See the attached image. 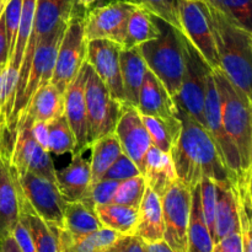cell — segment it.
Returning <instances> with one entry per match:
<instances>
[{
    "mask_svg": "<svg viewBox=\"0 0 252 252\" xmlns=\"http://www.w3.org/2000/svg\"><path fill=\"white\" fill-rule=\"evenodd\" d=\"M181 130L170 155L179 181L193 189L203 177L216 184L231 182L208 130L177 107Z\"/></svg>",
    "mask_w": 252,
    "mask_h": 252,
    "instance_id": "1",
    "label": "cell"
},
{
    "mask_svg": "<svg viewBox=\"0 0 252 252\" xmlns=\"http://www.w3.org/2000/svg\"><path fill=\"white\" fill-rule=\"evenodd\" d=\"M206 2L220 69L233 85L252 100V32L238 26Z\"/></svg>",
    "mask_w": 252,
    "mask_h": 252,
    "instance_id": "2",
    "label": "cell"
},
{
    "mask_svg": "<svg viewBox=\"0 0 252 252\" xmlns=\"http://www.w3.org/2000/svg\"><path fill=\"white\" fill-rule=\"evenodd\" d=\"M212 75L219 95L224 129L238 149L244 172H251L252 100L233 85L220 68L212 69Z\"/></svg>",
    "mask_w": 252,
    "mask_h": 252,
    "instance_id": "3",
    "label": "cell"
},
{
    "mask_svg": "<svg viewBox=\"0 0 252 252\" xmlns=\"http://www.w3.org/2000/svg\"><path fill=\"white\" fill-rule=\"evenodd\" d=\"M155 20L160 30L159 36L139 44L138 49L148 69L158 76L174 98L181 88L185 68L182 32L159 17Z\"/></svg>",
    "mask_w": 252,
    "mask_h": 252,
    "instance_id": "4",
    "label": "cell"
},
{
    "mask_svg": "<svg viewBox=\"0 0 252 252\" xmlns=\"http://www.w3.org/2000/svg\"><path fill=\"white\" fill-rule=\"evenodd\" d=\"M204 115H206V129L208 130L209 135L213 139L219 157L230 176L233 189L251 185V172H244L238 149L226 130L224 129L223 122H221L219 95L213 75H212V70L207 75Z\"/></svg>",
    "mask_w": 252,
    "mask_h": 252,
    "instance_id": "5",
    "label": "cell"
},
{
    "mask_svg": "<svg viewBox=\"0 0 252 252\" xmlns=\"http://www.w3.org/2000/svg\"><path fill=\"white\" fill-rule=\"evenodd\" d=\"M182 48L185 59L184 75L181 88L179 94L174 97V102L177 107L185 111L189 117L206 128V83L207 75L212 69L184 33Z\"/></svg>",
    "mask_w": 252,
    "mask_h": 252,
    "instance_id": "6",
    "label": "cell"
},
{
    "mask_svg": "<svg viewBox=\"0 0 252 252\" xmlns=\"http://www.w3.org/2000/svg\"><path fill=\"white\" fill-rule=\"evenodd\" d=\"M84 94L88 112L89 142L91 145L98 138L115 133L122 105L112 97L107 86L86 62Z\"/></svg>",
    "mask_w": 252,
    "mask_h": 252,
    "instance_id": "7",
    "label": "cell"
},
{
    "mask_svg": "<svg viewBox=\"0 0 252 252\" xmlns=\"http://www.w3.org/2000/svg\"><path fill=\"white\" fill-rule=\"evenodd\" d=\"M86 44L88 41L84 32V15L76 11L64 31L51 79L52 85L63 95L85 62Z\"/></svg>",
    "mask_w": 252,
    "mask_h": 252,
    "instance_id": "8",
    "label": "cell"
},
{
    "mask_svg": "<svg viewBox=\"0 0 252 252\" xmlns=\"http://www.w3.org/2000/svg\"><path fill=\"white\" fill-rule=\"evenodd\" d=\"M191 189L176 180L161 197L164 240L175 252H186Z\"/></svg>",
    "mask_w": 252,
    "mask_h": 252,
    "instance_id": "9",
    "label": "cell"
},
{
    "mask_svg": "<svg viewBox=\"0 0 252 252\" xmlns=\"http://www.w3.org/2000/svg\"><path fill=\"white\" fill-rule=\"evenodd\" d=\"M137 7L130 0H116L94 7L84 14V32L86 41L110 39L122 46L127 34L130 14Z\"/></svg>",
    "mask_w": 252,
    "mask_h": 252,
    "instance_id": "10",
    "label": "cell"
},
{
    "mask_svg": "<svg viewBox=\"0 0 252 252\" xmlns=\"http://www.w3.org/2000/svg\"><path fill=\"white\" fill-rule=\"evenodd\" d=\"M182 33L198 51L211 69L220 68L204 0H179Z\"/></svg>",
    "mask_w": 252,
    "mask_h": 252,
    "instance_id": "11",
    "label": "cell"
},
{
    "mask_svg": "<svg viewBox=\"0 0 252 252\" xmlns=\"http://www.w3.org/2000/svg\"><path fill=\"white\" fill-rule=\"evenodd\" d=\"M16 177L22 194L33 211L49 226L63 229L66 202L59 192L56 182L30 172Z\"/></svg>",
    "mask_w": 252,
    "mask_h": 252,
    "instance_id": "12",
    "label": "cell"
},
{
    "mask_svg": "<svg viewBox=\"0 0 252 252\" xmlns=\"http://www.w3.org/2000/svg\"><path fill=\"white\" fill-rule=\"evenodd\" d=\"M31 126L17 127L16 140L12 149L10 167L16 176L30 172L56 182V167L49 157V152L42 148L30 132Z\"/></svg>",
    "mask_w": 252,
    "mask_h": 252,
    "instance_id": "13",
    "label": "cell"
},
{
    "mask_svg": "<svg viewBox=\"0 0 252 252\" xmlns=\"http://www.w3.org/2000/svg\"><path fill=\"white\" fill-rule=\"evenodd\" d=\"M122 46L110 39H91L86 44L85 62L107 86L112 97L125 105L120 53Z\"/></svg>",
    "mask_w": 252,
    "mask_h": 252,
    "instance_id": "14",
    "label": "cell"
},
{
    "mask_svg": "<svg viewBox=\"0 0 252 252\" xmlns=\"http://www.w3.org/2000/svg\"><path fill=\"white\" fill-rule=\"evenodd\" d=\"M115 134L120 142L123 154L127 155L137 165L140 174L143 175L145 154L153 144L137 108L133 106H122L115 128Z\"/></svg>",
    "mask_w": 252,
    "mask_h": 252,
    "instance_id": "15",
    "label": "cell"
},
{
    "mask_svg": "<svg viewBox=\"0 0 252 252\" xmlns=\"http://www.w3.org/2000/svg\"><path fill=\"white\" fill-rule=\"evenodd\" d=\"M79 5L78 0H36L33 24L25 53L33 54L39 42L68 24Z\"/></svg>",
    "mask_w": 252,
    "mask_h": 252,
    "instance_id": "16",
    "label": "cell"
},
{
    "mask_svg": "<svg viewBox=\"0 0 252 252\" xmlns=\"http://www.w3.org/2000/svg\"><path fill=\"white\" fill-rule=\"evenodd\" d=\"M135 108L140 115L160 118L174 127H181L174 98L167 93L164 84L149 69L145 71Z\"/></svg>",
    "mask_w": 252,
    "mask_h": 252,
    "instance_id": "17",
    "label": "cell"
},
{
    "mask_svg": "<svg viewBox=\"0 0 252 252\" xmlns=\"http://www.w3.org/2000/svg\"><path fill=\"white\" fill-rule=\"evenodd\" d=\"M84 81H85V62L78 75L69 84L64 94V116L75 138V152H84L90 148Z\"/></svg>",
    "mask_w": 252,
    "mask_h": 252,
    "instance_id": "18",
    "label": "cell"
},
{
    "mask_svg": "<svg viewBox=\"0 0 252 252\" xmlns=\"http://www.w3.org/2000/svg\"><path fill=\"white\" fill-rule=\"evenodd\" d=\"M20 220V186L10 164L0 158V240Z\"/></svg>",
    "mask_w": 252,
    "mask_h": 252,
    "instance_id": "19",
    "label": "cell"
},
{
    "mask_svg": "<svg viewBox=\"0 0 252 252\" xmlns=\"http://www.w3.org/2000/svg\"><path fill=\"white\" fill-rule=\"evenodd\" d=\"M81 154L83 152H74L70 164L56 171V184L65 202L80 201L91 185L90 161Z\"/></svg>",
    "mask_w": 252,
    "mask_h": 252,
    "instance_id": "20",
    "label": "cell"
},
{
    "mask_svg": "<svg viewBox=\"0 0 252 252\" xmlns=\"http://www.w3.org/2000/svg\"><path fill=\"white\" fill-rule=\"evenodd\" d=\"M62 115H64V95L49 83L34 93L22 112L17 127L20 125L32 126L38 121L48 123Z\"/></svg>",
    "mask_w": 252,
    "mask_h": 252,
    "instance_id": "21",
    "label": "cell"
},
{
    "mask_svg": "<svg viewBox=\"0 0 252 252\" xmlns=\"http://www.w3.org/2000/svg\"><path fill=\"white\" fill-rule=\"evenodd\" d=\"M134 235L143 243H157L164 239L161 198L147 186L139 207Z\"/></svg>",
    "mask_w": 252,
    "mask_h": 252,
    "instance_id": "22",
    "label": "cell"
},
{
    "mask_svg": "<svg viewBox=\"0 0 252 252\" xmlns=\"http://www.w3.org/2000/svg\"><path fill=\"white\" fill-rule=\"evenodd\" d=\"M144 175L148 187L161 198L170 185L177 180L171 155L152 145L144 158Z\"/></svg>",
    "mask_w": 252,
    "mask_h": 252,
    "instance_id": "23",
    "label": "cell"
},
{
    "mask_svg": "<svg viewBox=\"0 0 252 252\" xmlns=\"http://www.w3.org/2000/svg\"><path fill=\"white\" fill-rule=\"evenodd\" d=\"M120 64L125 105L137 107L139 91L148 66L138 47L129 49L122 48L120 53Z\"/></svg>",
    "mask_w": 252,
    "mask_h": 252,
    "instance_id": "24",
    "label": "cell"
},
{
    "mask_svg": "<svg viewBox=\"0 0 252 252\" xmlns=\"http://www.w3.org/2000/svg\"><path fill=\"white\" fill-rule=\"evenodd\" d=\"M57 234L59 252H103L122 236L105 226L86 235H74L65 229H57Z\"/></svg>",
    "mask_w": 252,
    "mask_h": 252,
    "instance_id": "25",
    "label": "cell"
},
{
    "mask_svg": "<svg viewBox=\"0 0 252 252\" xmlns=\"http://www.w3.org/2000/svg\"><path fill=\"white\" fill-rule=\"evenodd\" d=\"M233 233H240L238 207L231 182L216 184V236L214 244Z\"/></svg>",
    "mask_w": 252,
    "mask_h": 252,
    "instance_id": "26",
    "label": "cell"
},
{
    "mask_svg": "<svg viewBox=\"0 0 252 252\" xmlns=\"http://www.w3.org/2000/svg\"><path fill=\"white\" fill-rule=\"evenodd\" d=\"M20 219L29 229L36 252H59L57 228L49 226L33 211L22 194L21 189H20Z\"/></svg>",
    "mask_w": 252,
    "mask_h": 252,
    "instance_id": "27",
    "label": "cell"
},
{
    "mask_svg": "<svg viewBox=\"0 0 252 252\" xmlns=\"http://www.w3.org/2000/svg\"><path fill=\"white\" fill-rule=\"evenodd\" d=\"M214 241L204 221L199 199V186L191 189V209L187 226L186 252H212Z\"/></svg>",
    "mask_w": 252,
    "mask_h": 252,
    "instance_id": "28",
    "label": "cell"
},
{
    "mask_svg": "<svg viewBox=\"0 0 252 252\" xmlns=\"http://www.w3.org/2000/svg\"><path fill=\"white\" fill-rule=\"evenodd\" d=\"M91 148V184H95L105 176L111 165L122 154V148L115 133L101 137L93 142Z\"/></svg>",
    "mask_w": 252,
    "mask_h": 252,
    "instance_id": "29",
    "label": "cell"
},
{
    "mask_svg": "<svg viewBox=\"0 0 252 252\" xmlns=\"http://www.w3.org/2000/svg\"><path fill=\"white\" fill-rule=\"evenodd\" d=\"M95 212L105 228L112 229L121 235H134L138 220V208L108 203L96 206Z\"/></svg>",
    "mask_w": 252,
    "mask_h": 252,
    "instance_id": "30",
    "label": "cell"
},
{
    "mask_svg": "<svg viewBox=\"0 0 252 252\" xmlns=\"http://www.w3.org/2000/svg\"><path fill=\"white\" fill-rule=\"evenodd\" d=\"M159 33L160 30L158 27L155 16L137 5L128 20L127 34H126L122 48H134L144 42L157 38Z\"/></svg>",
    "mask_w": 252,
    "mask_h": 252,
    "instance_id": "31",
    "label": "cell"
},
{
    "mask_svg": "<svg viewBox=\"0 0 252 252\" xmlns=\"http://www.w3.org/2000/svg\"><path fill=\"white\" fill-rule=\"evenodd\" d=\"M103 228L95 209L81 201L66 202L64 209V228L74 235H86Z\"/></svg>",
    "mask_w": 252,
    "mask_h": 252,
    "instance_id": "32",
    "label": "cell"
},
{
    "mask_svg": "<svg viewBox=\"0 0 252 252\" xmlns=\"http://www.w3.org/2000/svg\"><path fill=\"white\" fill-rule=\"evenodd\" d=\"M34 7H36V0H22L21 16H20L16 41H15L14 49H12V53L9 58V63H7L9 68L14 69L16 71L20 70L25 49H26V44L29 42L30 34H31Z\"/></svg>",
    "mask_w": 252,
    "mask_h": 252,
    "instance_id": "33",
    "label": "cell"
},
{
    "mask_svg": "<svg viewBox=\"0 0 252 252\" xmlns=\"http://www.w3.org/2000/svg\"><path fill=\"white\" fill-rule=\"evenodd\" d=\"M75 149V138L65 116L62 115L48 122V152L56 155H63L66 153L73 154Z\"/></svg>",
    "mask_w": 252,
    "mask_h": 252,
    "instance_id": "34",
    "label": "cell"
},
{
    "mask_svg": "<svg viewBox=\"0 0 252 252\" xmlns=\"http://www.w3.org/2000/svg\"><path fill=\"white\" fill-rule=\"evenodd\" d=\"M143 123L152 139V144L165 153L171 152L180 135L181 127H174L160 118L140 115Z\"/></svg>",
    "mask_w": 252,
    "mask_h": 252,
    "instance_id": "35",
    "label": "cell"
},
{
    "mask_svg": "<svg viewBox=\"0 0 252 252\" xmlns=\"http://www.w3.org/2000/svg\"><path fill=\"white\" fill-rule=\"evenodd\" d=\"M238 26L252 32V0H204Z\"/></svg>",
    "mask_w": 252,
    "mask_h": 252,
    "instance_id": "36",
    "label": "cell"
},
{
    "mask_svg": "<svg viewBox=\"0 0 252 252\" xmlns=\"http://www.w3.org/2000/svg\"><path fill=\"white\" fill-rule=\"evenodd\" d=\"M147 186V180L142 174L121 181L113 196L112 203L138 208Z\"/></svg>",
    "mask_w": 252,
    "mask_h": 252,
    "instance_id": "37",
    "label": "cell"
},
{
    "mask_svg": "<svg viewBox=\"0 0 252 252\" xmlns=\"http://www.w3.org/2000/svg\"><path fill=\"white\" fill-rule=\"evenodd\" d=\"M138 6L149 11L153 16L159 17L182 32L181 21L179 14V0H130Z\"/></svg>",
    "mask_w": 252,
    "mask_h": 252,
    "instance_id": "38",
    "label": "cell"
},
{
    "mask_svg": "<svg viewBox=\"0 0 252 252\" xmlns=\"http://www.w3.org/2000/svg\"><path fill=\"white\" fill-rule=\"evenodd\" d=\"M118 185H120V181L102 177L97 182L90 185V187L80 201L93 209H95L96 206L112 203L113 196H115Z\"/></svg>",
    "mask_w": 252,
    "mask_h": 252,
    "instance_id": "39",
    "label": "cell"
},
{
    "mask_svg": "<svg viewBox=\"0 0 252 252\" xmlns=\"http://www.w3.org/2000/svg\"><path fill=\"white\" fill-rule=\"evenodd\" d=\"M198 186L202 214H203L207 228L214 241V236H216V182L208 177H203Z\"/></svg>",
    "mask_w": 252,
    "mask_h": 252,
    "instance_id": "40",
    "label": "cell"
},
{
    "mask_svg": "<svg viewBox=\"0 0 252 252\" xmlns=\"http://www.w3.org/2000/svg\"><path fill=\"white\" fill-rule=\"evenodd\" d=\"M21 6L22 0H7L6 4H5L4 10H2L5 29H6L7 39H9L10 56H11L12 49H14L15 41H16V33L17 29H19L20 16H21Z\"/></svg>",
    "mask_w": 252,
    "mask_h": 252,
    "instance_id": "41",
    "label": "cell"
},
{
    "mask_svg": "<svg viewBox=\"0 0 252 252\" xmlns=\"http://www.w3.org/2000/svg\"><path fill=\"white\" fill-rule=\"evenodd\" d=\"M140 175L139 169L137 165L129 159L126 154H121L118 159L110 166V169L106 171L105 179L116 180V181H125V180Z\"/></svg>",
    "mask_w": 252,
    "mask_h": 252,
    "instance_id": "42",
    "label": "cell"
},
{
    "mask_svg": "<svg viewBox=\"0 0 252 252\" xmlns=\"http://www.w3.org/2000/svg\"><path fill=\"white\" fill-rule=\"evenodd\" d=\"M103 252H145L144 243L135 235H122Z\"/></svg>",
    "mask_w": 252,
    "mask_h": 252,
    "instance_id": "43",
    "label": "cell"
},
{
    "mask_svg": "<svg viewBox=\"0 0 252 252\" xmlns=\"http://www.w3.org/2000/svg\"><path fill=\"white\" fill-rule=\"evenodd\" d=\"M11 235L15 239L17 245H19L21 252H36L33 241H32L31 235L29 233V229L26 228V225H25L21 219L15 225V228L12 229Z\"/></svg>",
    "mask_w": 252,
    "mask_h": 252,
    "instance_id": "44",
    "label": "cell"
},
{
    "mask_svg": "<svg viewBox=\"0 0 252 252\" xmlns=\"http://www.w3.org/2000/svg\"><path fill=\"white\" fill-rule=\"evenodd\" d=\"M212 252H243L240 233H233L213 245Z\"/></svg>",
    "mask_w": 252,
    "mask_h": 252,
    "instance_id": "45",
    "label": "cell"
},
{
    "mask_svg": "<svg viewBox=\"0 0 252 252\" xmlns=\"http://www.w3.org/2000/svg\"><path fill=\"white\" fill-rule=\"evenodd\" d=\"M30 132L33 139L48 152V123L41 122V121L33 122L30 128Z\"/></svg>",
    "mask_w": 252,
    "mask_h": 252,
    "instance_id": "46",
    "label": "cell"
},
{
    "mask_svg": "<svg viewBox=\"0 0 252 252\" xmlns=\"http://www.w3.org/2000/svg\"><path fill=\"white\" fill-rule=\"evenodd\" d=\"M9 56H10L9 39H7L4 16H2V12H1V15H0V65H1L2 68H6L7 63H9Z\"/></svg>",
    "mask_w": 252,
    "mask_h": 252,
    "instance_id": "47",
    "label": "cell"
},
{
    "mask_svg": "<svg viewBox=\"0 0 252 252\" xmlns=\"http://www.w3.org/2000/svg\"><path fill=\"white\" fill-rule=\"evenodd\" d=\"M0 252H21L11 234L0 240Z\"/></svg>",
    "mask_w": 252,
    "mask_h": 252,
    "instance_id": "48",
    "label": "cell"
},
{
    "mask_svg": "<svg viewBox=\"0 0 252 252\" xmlns=\"http://www.w3.org/2000/svg\"><path fill=\"white\" fill-rule=\"evenodd\" d=\"M144 249L145 252H175L167 245V243L164 239L160 241H157V243H144Z\"/></svg>",
    "mask_w": 252,
    "mask_h": 252,
    "instance_id": "49",
    "label": "cell"
},
{
    "mask_svg": "<svg viewBox=\"0 0 252 252\" xmlns=\"http://www.w3.org/2000/svg\"><path fill=\"white\" fill-rule=\"evenodd\" d=\"M96 1H97V0H78L80 6L84 7V9H89V7L93 6Z\"/></svg>",
    "mask_w": 252,
    "mask_h": 252,
    "instance_id": "50",
    "label": "cell"
},
{
    "mask_svg": "<svg viewBox=\"0 0 252 252\" xmlns=\"http://www.w3.org/2000/svg\"><path fill=\"white\" fill-rule=\"evenodd\" d=\"M6 1H7V0H0V15H1L2 10H4L5 4H6Z\"/></svg>",
    "mask_w": 252,
    "mask_h": 252,
    "instance_id": "51",
    "label": "cell"
},
{
    "mask_svg": "<svg viewBox=\"0 0 252 252\" xmlns=\"http://www.w3.org/2000/svg\"><path fill=\"white\" fill-rule=\"evenodd\" d=\"M2 69H4V68H2V66L0 65V75H1V73H2Z\"/></svg>",
    "mask_w": 252,
    "mask_h": 252,
    "instance_id": "52",
    "label": "cell"
}]
</instances>
